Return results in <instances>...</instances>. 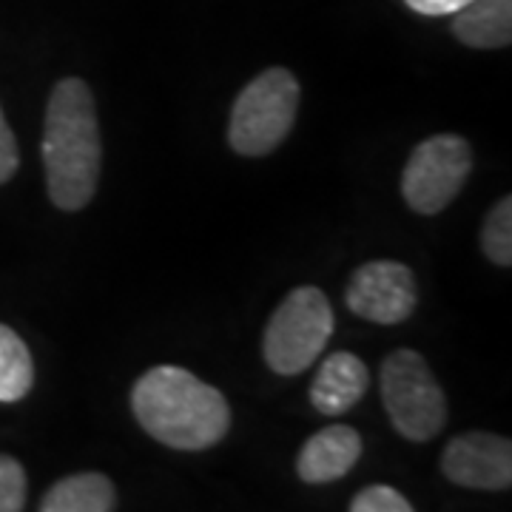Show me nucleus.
<instances>
[{"mask_svg": "<svg viewBox=\"0 0 512 512\" xmlns=\"http://www.w3.org/2000/svg\"><path fill=\"white\" fill-rule=\"evenodd\" d=\"M103 163L100 123L92 89L80 77L55 83L43 123V168L49 200L60 211H80L97 194Z\"/></svg>", "mask_w": 512, "mask_h": 512, "instance_id": "nucleus-1", "label": "nucleus"}, {"mask_svg": "<svg viewBox=\"0 0 512 512\" xmlns=\"http://www.w3.org/2000/svg\"><path fill=\"white\" fill-rule=\"evenodd\" d=\"M131 410L151 439L183 453L220 444L231 427V407L220 390L174 365L151 367L137 379Z\"/></svg>", "mask_w": 512, "mask_h": 512, "instance_id": "nucleus-2", "label": "nucleus"}, {"mask_svg": "<svg viewBox=\"0 0 512 512\" xmlns=\"http://www.w3.org/2000/svg\"><path fill=\"white\" fill-rule=\"evenodd\" d=\"M299 109V83L288 69L274 66L254 77L239 92L231 123L228 143L242 157H265L285 143L296 123Z\"/></svg>", "mask_w": 512, "mask_h": 512, "instance_id": "nucleus-3", "label": "nucleus"}, {"mask_svg": "<svg viewBox=\"0 0 512 512\" xmlns=\"http://www.w3.org/2000/svg\"><path fill=\"white\" fill-rule=\"evenodd\" d=\"M333 336V308L328 296L305 285L291 291L265 325L262 353L279 376H296L319 359Z\"/></svg>", "mask_w": 512, "mask_h": 512, "instance_id": "nucleus-4", "label": "nucleus"}, {"mask_svg": "<svg viewBox=\"0 0 512 512\" xmlns=\"http://www.w3.org/2000/svg\"><path fill=\"white\" fill-rule=\"evenodd\" d=\"M382 402L404 439H436L447 424V396L416 350H393L382 362Z\"/></svg>", "mask_w": 512, "mask_h": 512, "instance_id": "nucleus-5", "label": "nucleus"}, {"mask_svg": "<svg viewBox=\"0 0 512 512\" xmlns=\"http://www.w3.org/2000/svg\"><path fill=\"white\" fill-rule=\"evenodd\" d=\"M473 171V148L458 134H436L413 148L402 171L404 202L424 217L444 211Z\"/></svg>", "mask_w": 512, "mask_h": 512, "instance_id": "nucleus-6", "label": "nucleus"}, {"mask_svg": "<svg viewBox=\"0 0 512 512\" xmlns=\"http://www.w3.org/2000/svg\"><path fill=\"white\" fill-rule=\"evenodd\" d=\"M416 299V276L407 265L393 259L365 262L350 276L345 291L350 311L376 325H399L410 319V313L416 311Z\"/></svg>", "mask_w": 512, "mask_h": 512, "instance_id": "nucleus-7", "label": "nucleus"}, {"mask_svg": "<svg viewBox=\"0 0 512 512\" xmlns=\"http://www.w3.org/2000/svg\"><path fill=\"white\" fill-rule=\"evenodd\" d=\"M441 473L470 490H510L512 444L493 433H461L441 453Z\"/></svg>", "mask_w": 512, "mask_h": 512, "instance_id": "nucleus-8", "label": "nucleus"}, {"mask_svg": "<svg viewBox=\"0 0 512 512\" xmlns=\"http://www.w3.org/2000/svg\"><path fill=\"white\" fill-rule=\"evenodd\" d=\"M362 456V436L348 424H333L305 441L296 473L305 484H328L348 476Z\"/></svg>", "mask_w": 512, "mask_h": 512, "instance_id": "nucleus-9", "label": "nucleus"}, {"mask_svg": "<svg viewBox=\"0 0 512 512\" xmlns=\"http://www.w3.org/2000/svg\"><path fill=\"white\" fill-rule=\"evenodd\" d=\"M367 384H370V376H367L365 362L353 353L339 350L319 367L311 384V404L325 416H342L362 402Z\"/></svg>", "mask_w": 512, "mask_h": 512, "instance_id": "nucleus-10", "label": "nucleus"}, {"mask_svg": "<svg viewBox=\"0 0 512 512\" xmlns=\"http://www.w3.org/2000/svg\"><path fill=\"white\" fill-rule=\"evenodd\" d=\"M453 35L470 49L510 46L512 0H470L453 15Z\"/></svg>", "mask_w": 512, "mask_h": 512, "instance_id": "nucleus-11", "label": "nucleus"}, {"mask_svg": "<svg viewBox=\"0 0 512 512\" xmlns=\"http://www.w3.org/2000/svg\"><path fill=\"white\" fill-rule=\"evenodd\" d=\"M117 490L103 473H74L57 481L40 501V512H111Z\"/></svg>", "mask_w": 512, "mask_h": 512, "instance_id": "nucleus-12", "label": "nucleus"}, {"mask_svg": "<svg viewBox=\"0 0 512 512\" xmlns=\"http://www.w3.org/2000/svg\"><path fill=\"white\" fill-rule=\"evenodd\" d=\"M35 384V362L26 342L0 322V402L15 404L29 396Z\"/></svg>", "mask_w": 512, "mask_h": 512, "instance_id": "nucleus-13", "label": "nucleus"}, {"mask_svg": "<svg viewBox=\"0 0 512 512\" xmlns=\"http://www.w3.org/2000/svg\"><path fill=\"white\" fill-rule=\"evenodd\" d=\"M481 248L490 262L510 268L512 265V200L504 197L490 208L481 228Z\"/></svg>", "mask_w": 512, "mask_h": 512, "instance_id": "nucleus-14", "label": "nucleus"}, {"mask_svg": "<svg viewBox=\"0 0 512 512\" xmlns=\"http://www.w3.org/2000/svg\"><path fill=\"white\" fill-rule=\"evenodd\" d=\"M26 507V470L18 458L0 453V512H20Z\"/></svg>", "mask_w": 512, "mask_h": 512, "instance_id": "nucleus-15", "label": "nucleus"}, {"mask_svg": "<svg viewBox=\"0 0 512 512\" xmlns=\"http://www.w3.org/2000/svg\"><path fill=\"white\" fill-rule=\"evenodd\" d=\"M350 512H413V504L387 484H373L350 501Z\"/></svg>", "mask_w": 512, "mask_h": 512, "instance_id": "nucleus-16", "label": "nucleus"}, {"mask_svg": "<svg viewBox=\"0 0 512 512\" xmlns=\"http://www.w3.org/2000/svg\"><path fill=\"white\" fill-rule=\"evenodd\" d=\"M18 165V140H15V131L9 128L6 117H3V109H0V185L9 183V180L15 177Z\"/></svg>", "mask_w": 512, "mask_h": 512, "instance_id": "nucleus-17", "label": "nucleus"}, {"mask_svg": "<svg viewBox=\"0 0 512 512\" xmlns=\"http://www.w3.org/2000/svg\"><path fill=\"white\" fill-rule=\"evenodd\" d=\"M413 12L427 15V18H444V15H456L461 6H467L470 0H404Z\"/></svg>", "mask_w": 512, "mask_h": 512, "instance_id": "nucleus-18", "label": "nucleus"}]
</instances>
